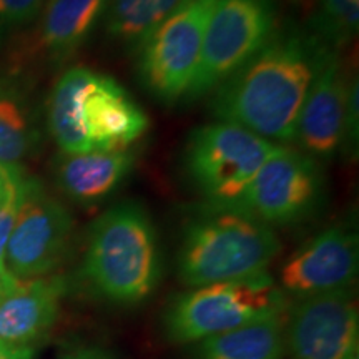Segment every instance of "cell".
I'll list each match as a JSON object with an SVG mask.
<instances>
[{"instance_id":"cell-2","label":"cell","mask_w":359,"mask_h":359,"mask_svg":"<svg viewBox=\"0 0 359 359\" xmlns=\"http://www.w3.org/2000/svg\"><path fill=\"white\" fill-rule=\"evenodd\" d=\"M47 122L62 154L127 150L150 128L147 114L122 85L85 67L58 79Z\"/></svg>"},{"instance_id":"cell-14","label":"cell","mask_w":359,"mask_h":359,"mask_svg":"<svg viewBox=\"0 0 359 359\" xmlns=\"http://www.w3.org/2000/svg\"><path fill=\"white\" fill-rule=\"evenodd\" d=\"M65 291L62 276L17 281L0 299V344L32 348L39 343L55 325Z\"/></svg>"},{"instance_id":"cell-4","label":"cell","mask_w":359,"mask_h":359,"mask_svg":"<svg viewBox=\"0 0 359 359\" xmlns=\"http://www.w3.org/2000/svg\"><path fill=\"white\" fill-rule=\"evenodd\" d=\"M281 243L250 215L219 210L188 224L178 255V275L191 288L248 280L268 273Z\"/></svg>"},{"instance_id":"cell-28","label":"cell","mask_w":359,"mask_h":359,"mask_svg":"<svg viewBox=\"0 0 359 359\" xmlns=\"http://www.w3.org/2000/svg\"><path fill=\"white\" fill-rule=\"evenodd\" d=\"M296 2H299V0H296Z\"/></svg>"},{"instance_id":"cell-11","label":"cell","mask_w":359,"mask_h":359,"mask_svg":"<svg viewBox=\"0 0 359 359\" xmlns=\"http://www.w3.org/2000/svg\"><path fill=\"white\" fill-rule=\"evenodd\" d=\"M294 359H358L359 313L351 288L304 298L291 314Z\"/></svg>"},{"instance_id":"cell-12","label":"cell","mask_w":359,"mask_h":359,"mask_svg":"<svg viewBox=\"0 0 359 359\" xmlns=\"http://www.w3.org/2000/svg\"><path fill=\"white\" fill-rule=\"evenodd\" d=\"M358 262V236L344 226L326 228L283 264L281 288L302 299L349 290Z\"/></svg>"},{"instance_id":"cell-7","label":"cell","mask_w":359,"mask_h":359,"mask_svg":"<svg viewBox=\"0 0 359 359\" xmlns=\"http://www.w3.org/2000/svg\"><path fill=\"white\" fill-rule=\"evenodd\" d=\"M278 34L273 0H217L205 30L188 98L212 92L263 50Z\"/></svg>"},{"instance_id":"cell-18","label":"cell","mask_w":359,"mask_h":359,"mask_svg":"<svg viewBox=\"0 0 359 359\" xmlns=\"http://www.w3.org/2000/svg\"><path fill=\"white\" fill-rule=\"evenodd\" d=\"M188 0H109L105 7L107 34L130 48L140 45Z\"/></svg>"},{"instance_id":"cell-3","label":"cell","mask_w":359,"mask_h":359,"mask_svg":"<svg viewBox=\"0 0 359 359\" xmlns=\"http://www.w3.org/2000/svg\"><path fill=\"white\" fill-rule=\"evenodd\" d=\"M83 276L103 298L140 303L160 278L156 233L145 210L133 201L111 206L92 224Z\"/></svg>"},{"instance_id":"cell-9","label":"cell","mask_w":359,"mask_h":359,"mask_svg":"<svg viewBox=\"0 0 359 359\" xmlns=\"http://www.w3.org/2000/svg\"><path fill=\"white\" fill-rule=\"evenodd\" d=\"M325 177L318 160L280 145L255 175L233 212L264 224H291L313 213L323 196Z\"/></svg>"},{"instance_id":"cell-23","label":"cell","mask_w":359,"mask_h":359,"mask_svg":"<svg viewBox=\"0 0 359 359\" xmlns=\"http://www.w3.org/2000/svg\"><path fill=\"white\" fill-rule=\"evenodd\" d=\"M358 79L354 77V82L351 80L349 83V93H348V109H346V120H344V142L343 148L349 155L356 154L358 148Z\"/></svg>"},{"instance_id":"cell-10","label":"cell","mask_w":359,"mask_h":359,"mask_svg":"<svg viewBox=\"0 0 359 359\" xmlns=\"http://www.w3.org/2000/svg\"><path fill=\"white\" fill-rule=\"evenodd\" d=\"M74 218L60 201L43 190L39 180L27 178L22 201L6 248V269L15 281L52 273L69 248Z\"/></svg>"},{"instance_id":"cell-21","label":"cell","mask_w":359,"mask_h":359,"mask_svg":"<svg viewBox=\"0 0 359 359\" xmlns=\"http://www.w3.org/2000/svg\"><path fill=\"white\" fill-rule=\"evenodd\" d=\"M24 182L25 175H22L6 191V195L0 198V276L4 278H12L6 269V248L13 224H15L17 213H19L22 191H24Z\"/></svg>"},{"instance_id":"cell-20","label":"cell","mask_w":359,"mask_h":359,"mask_svg":"<svg viewBox=\"0 0 359 359\" xmlns=\"http://www.w3.org/2000/svg\"><path fill=\"white\" fill-rule=\"evenodd\" d=\"M311 27V34L326 47H346L358 35L359 0H320Z\"/></svg>"},{"instance_id":"cell-8","label":"cell","mask_w":359,"mask_h":359,"mask_svg":"<svg viewBox=\"0 0 359 359\" xmlns=\"http://www.w3.org/2000/svg\"><path fill=\"white\" fill-rule=\"evenodd\" d=\"M215 2L188 0L140 45L138 74L151 95L163 102L188 98Z\"/></svg>"},{"instance_id":"cell-19","label":"cell","mask_w":359,"mask_h":359,"mask_svg":"<svg viewBox=\"0 0 359 359\" xmlns=\"http://www.w3.org/2000/svg\"><path fill=\"white\" fill-rule=\"evenodd\" d=\"M39 143V128L27 103L17 90L0 83V163L20 167Z\"/></svg>"},{"instance_id":"cell-25","label":"cell","mask_w":359,"mask_h":359,"mask_svg":"<svg viewBox=\"0 0 359 359\" xmlns=\"http://www.w3.org/2000/svg\"><path fill=\"white\" fill-rule=\"evenodd\" d=\"M22 175H24V172H22L20 167H11V165L0 163V198L6 195V191L22 177Z\"/></svg>"},{"instance_id":"cell-27","label":"cell","mask_w":359,"mask_h":359,"mask_svg":"<svg viewBox=\"0 0 359 359\" xmlns=\"http://www.w3.org/2000/svg\"><path fill=\"white\" fill-rule=\"evenodd\" d=\"M15 285H17V281L12 280V278L0 276V299H2L4 296H6Z\"/></svg>"},{"instance_id":"cell-16","label":"cell","mask_w":359,"mask_h":359,"mask_svg":"<svg viewBox=\"0 0 359 359\" xmlns=\"http://www.w3.org/2000/svg\"><path fill=\"white\" fill-rule=\"evenodd\" d=\"M109 0H48L40 42L55 58L69 57L95 29Z\"/></svg>"},{"instance_id":"cell-1","label":"cell","mask_w":359,"mask_h":359,"mask_svg":"<svg viewBox=\"0 0 359 359\" xmlns=\"http://www.w3.org/2000/svg\"><path fill=\"white\" fill-rule=\"evenodd\" d=\"M327 48L313 34L278 32L217 87L213 115L268 142H294L299 110Z\"/></svg>"},{"instance_id":"cell-22","label":"cell","mask_w":359,"mask_h":359,"mask_svg":"<svg viewBox=\"0 0 359 359\" xmlns=\"http://www.w3.org/2000/svg\"><path fill=\"white\" fill-rule=\"evenodd\" d=\"M45 0H0V19L7 22L32 20L43 7Z\"/></svg>"},{"instance_id":"cell-15","label":"cell","mask_w":359,"mask_h":359,"mask_svg":"<svg viewBox=\"0 0 359 359\" xmlns=\"http://www.w3.org/2000/svg\"><path fill=\"white\" fill-rule=\"evenodd\" d=\"M137 161L135 151H88L62 154L55 165V177L60 190L70 200L93 205L110 196L132 173Z\"/></svg>"},{"instance_id":"cell-13","label":"cell","mask_w":359,"mask_h":359,"mask_svg":"<svg viewBox=\"0 0 359 359\" xmlns=\"http://www.w3.org/2000/svg\"><path fill=\"white\" fill-rule=\"evenodd\" d=\"M348 79L339 52L327 48L299 110L294 142L314 160L333 158L343 150Z\"/></svg>"},{"instance_id":"cell-5","label":"cell","mask_w":359,"mask_h":359,"mask_svg":"<svg viewBox=\"0 0 359 359\" xmlns=\"http://www.w3.org/2000/svg\"><path fill=\"white\" fill-rule=\"evenodd\" d=\"M285 291L264 275L248 280L215 283L180 296L167 314L170 338L196 343L266 318L283 316Z\"/></svg>"},{"instance_id":"cell-17","label":"cell","mask_w":359,"mask_h":359,"mask_svg":"<svg viewBox=\"0 0 359 359\" xmlns=\"http://www.w3.org/2000/svg\"><path fill=\"white\" fill-rule=\"evenodd\" d=\"M200 359H281V316L251 323L200 341Z\"/></svg>"},{"instance_id":"cell-24","label":"cell","mask_w":359,"mask_h":359,"mask_svg":"<svg viewBox=\"0 0 359 359\" xmlns=\"http://www.w3.org/2000/svg\"><path fill=\"white\" fill-rule=\"evenodd\" d=\"M58 359H111V356L100 348L80 346L64 353Z\"/></svg>"},{"instance_id":"cell-6","label":"cell","mask_w":359,"mask_h":359,"mask_svg":"<svg viewBox=\"0 0 359 359\" xmlns=\"http://www.w3.org/2000/svg\"><path fill=\"white\" fill-rule=\"evenodd\" d=\"M280 145L228 122L193 130L185 168L201 195L218 210H230Z\"/></svg>"},{"instance_id":"cell-26","label":"cell","mask_w":359,"mask_h":359,"mask_svg":"<svg viewBox=\"0 0 359 359\" xmlns=\"http://www.w3.org/2000/svg\"><path fill=\"white\" fill-rule=\"evenodd\" d=\"M0 359H34V348H8L0 344Z\"/></svg>"}]
</instances>
